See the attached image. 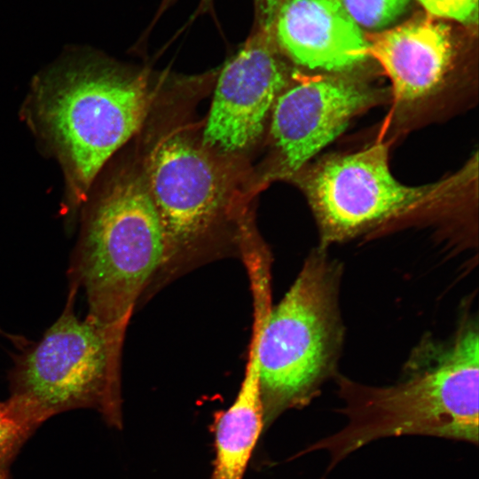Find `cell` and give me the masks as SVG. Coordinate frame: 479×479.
Instances as JSON below:
<instances>
[{
    "mask_svg": "<svg viewBox=\"0 0 479 479\" xmlns=\"http://www.w3.org/2000/svg\"><path fill=\"white\" fill-rule=\"evenodd\" d=\"M346 10L363 27L379 29L395 21L409 0H342Z\"/></svg>",
    "mask_w": 479,
    "mask_h": 479,
    "instance_id": "5bb4252c",
    "label": "cell"
},
{
    "mask_svg": "<svg viewBox=\"0 0 479 479\" xmlns=\"http://www.w3.org/2000/svg\"><path fill=\"white\" fill-rule=\"evenodd\" d=\"M388 146L329 156L295 181L316 217L321 247L347 240L381 224L437 205L471 177L464 171L441 182L405 185L390 172Z\"/></svg>",
    "mask_w": 479,
    "mask_h": 479,
    "instance_id": "8992f818",
    "label": "cell"
},
{
    "mask_svg": "<svg viewBox=\"0 0 479 479\" xmlns=\"http://www.w3.org/2000/svg\"><path fill=\"white\" fill-rule=\"evenodd\" d=\"M272 32L295 63L310 69L342 72L368 57L366 38L342 0H282Z\"/></svg>",
    "mask_w": 479,
    "mask_h": 479,
    "instance_id": "30bf717a",
    "label": "cell"
},
{
    "mask_svg": "<svg viewBox=\"0 0 479 479\" xmlns=\"http://www.w3.org/2000/svg\"><path fill=\"white\" fill-rule=\"evenodd\" d=\"M433 16L470 22L476 17L478 0H419Z\"/></svg>",
    "mask_w": 479,
    "mask_h": 479,
    "instance_id": "9a60e30c",
    "label": "cell"
},
{
    "mask_svg": "<svg viewBox=\"0 0 479 479\" xmlns=\"http://www.w3.org/2000/svg\"><path fill=\"white\" fill-rule=\"evenodd\" d=\"M146 173L164 235L160 273L172 274L210 254L224 212V177L208 153L181 137L155 146Z\"/></svg>",
    "mask_w": 479,
    "mask_h": 479,
    "instance_id": "52a82bcc",
    "label": "cell"
},
{
    "mask_svg": "<svg viewBox=\"0 0 479 479\" xmlns=\"http://www.w3.org/2000/svg\"><path fill=\"white\" fill-rule=\"evenodd\" d=\"M65 307L35 343L14 358L10 397L42 423L75 409L98 410L106 422L122 423L120 360L106 332L75 314L78 287L68 285Z\"/></svg>",
    "mask_w": 479,
    "mask_h": 479,
    "instance_id": "5b68a950",
    "label": "cell"
},
{
    "mask_svg": "<svg viewBox=\"0 0 479 479\" xmlns=\"http://www.w3.org/2000/svg\"><path fill=\"white\" fill-rule=\"evenodd\" d=\"M44 81L41 115L82 197L104 163L141 126L146 86L89 52L59 65Z\"/></svg>",
    "mask_w": 479,
    "mask_h": 479,
    "instance_id": "277c9868",
    "label": "cell"
},
{
    "mask_svg": "<svg viewBox=\"0 0 479 479\" xmlns=\"http://www.w3.org/2000/svg\"><path fill=\"white\" fill-rule=\"evenodd\" d=\"M407 378L391 387L342 381L348 424L310 450H327L334 466L375 439L428 435L478 443L479 331L464 321L447 343H427L411 357Z\"/></svg>",
    "mask_w": 479,
    "mask_h": 479,
    "instance_id": "6da1fadb",
    "label": "cell"
},
{
    "mask_svg": "<svg viewBox=\"0 0 479 479\" xmlns=\"http://www.w3.org/2000/svg\"><path fill=\"white\" fill-rule=\"evenodd\" d=\"M381 91L345 76L296 82L277 98L271 132L281 174L292 176L347 127L352 117L378 103Z\"/></svg>",
    "mask_w": 479,
    "mask_h": 479,
    "instance_id": "ba28073f",
    "label": "cell"
},
{
    "mask_svg": "<svg viewBox=\"0 0 479 479\" xmlns=\"http://www.w3.org/2000/svg\"><path fill=\"white\" fill-rule=\"evenodd\" d=\"M0 334L5 335V333L1 329V327H0Z\"/></svg>",
    "mask_w": 479,
    "mask_h": 479,
    "instance_id": "e0dca14e",
    "label": "cell"
},
{
    "mask_svg": "<svg viewBox=\"0 0 479 479\" xmlns=\"http://www.w3.org/2000/svg\"><path fill=\"white\" fill-rule=\"evenodd\" d=\"M367 54L391 81L395 99L412 103L443 84L453 59L450 29L431 16L367 35Z\"/></svg>",
    "mask_w": 479,
    "mask_h": 479,
    "instance_id": "8fae6325",
    "label": "cell"
},
{
    "mask_svg": "<svg viewBox=\"0 0 479 479\" xmlns=\"http://www.w3.org/2000/svg\"><path fill=\"white\" fill-rule=\"evenodd\" d=\"M164 250L161 223L140 177L115 182L85 217L68 285L83 289L86 317L106 332L119 354L137 301L160 274Z\"/></svg>",
    "mask_w": 479,
    "mask_h": 479,
    "instance_id": "7a4b0ae2",
    "label": "cell"
},
{
    "mask_svg": "<svg viewBox=\"0 0 479 479\" xmlns=\"http://www.w3.org/2000/svg\"><path fill=\"white\" fill-rule=\"evenodd\" d=\"M271 37L260 30L223 69L204 130V142L210 146L242 150L262 133L287 82Z\"/></svg>",
    "mask_w": 479,
    "mask_h": 479,
    "instance_id": "9c48e42d",
    "label": "cell"
},
{
    "mask_svg": "<svg viewBox=\"0 0 479 479\" xmlns=\"http://www.w3.org/2000/svg\"><path fill=\"white\" fill-rule=\"evenodd\" d=\"M338 283L337 266L320 247L282 300L263 314L258 362L265 424L307 401L334 371L343 336Z\"/></svg>",
    "mask_w": 479,
    "mask_h": 479,
    "instance_id": "3957f363",
    "label": "cell"
},
{
    "mask_svg": "<svg viewBox=\"0 0 479 479\" xmlns=\"http://www.w3.org/2000/svg\"><path fill=\"white\" fill-rule=\"evenodd\" d=\"M41 420L18 401H0V479H11V466L19 452L42 425Z\"/></svg>",
    "mask_w": 479,
    "mask_h": 479,
    "instance_id": "4fadbf2b",
    "label": "cell"
},
{
    "mask_svg": "<svg viewBox=\"0 0 479 479\" xmlns=\"http://www.w3.org/2000/svg\"><path fill=\"white\" fill-rule=\"evenodd\" d=\"M282 0H255L260 30L272 34L273 24Z\"/></svg>",
    "mask_w": 479,
    "mask_h": 479,
    "instance_id": "2e32d148",
    "label": "cell"
},
{
    "mask_svg": "<svg viewBox=\"0 0 479 479\" xmlns=\"http://www.w3.org/2000/svg\"><path fill=\"white\" fill-rule=\"evenodd\" d=\"M259 326L253 323L247 360L233 403L216 418L215 460L210 479H243L265 424L259 381Z\"/></svg>",
    "mask_w": 479,
    "mask_h": 479,
    "instance_id": "7c38bea8",
    "label": "cell"
}]
</instances>
